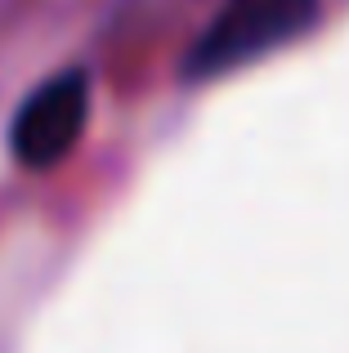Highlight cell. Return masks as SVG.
<instances>
[{"mask_svg":"<svg viewBox=\"0 0 349 353\" xmlns=\"http://www.w3.org/2000/svg\"><path fill=\"white\" fill-rule=\"evenodd\" d=\"M318 0H228L183 59V81H215L305 36Z\"/></svg>","mask_w":349,"mask_h":353,"instance_id":"cell-1","label":"cell"},{"mask_svg":"<svg viewBox=\"0 0 349 353\" xmlns=\"http://www.w3.org/2000/svg\"><path fill=\"white\" fill-rule=\"evenodd\" d=\"M86 121H90V77L72 68L23 99V108L14 112V125H9V152L27 170H50L77 148Z\"/></svg>","mask_w":349,"mask_h":353,"instance_id":"cell-2","label":"cell"}]
</instances>
